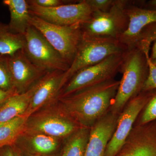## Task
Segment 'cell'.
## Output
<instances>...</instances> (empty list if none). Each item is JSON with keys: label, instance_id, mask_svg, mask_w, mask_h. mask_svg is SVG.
I'll list each match as a JSON object with an SVG mask.
<instances>
[{"label": "cell", "instance_id": "6da1fadb", "mask_svg": "<svg viewBox=\"0 0 156 156\" xmlns=\"http://www.w3.org/2000/svg\"><path fill=\"white\" fill-rule=\"evenodd\" d=\"M119 83L113 79L80 89L59 98L58 106L78 127L90 128L109 111Z\"/></svg>", "mask_w": 156, "mask_h": 156}, {"label": "cell", "instance_id": "7a4b0ae2", "mask_svg": "<svg viewBox=\"0 0 156 156\" xmlns=\"http://www.w3.org/2000/svg\"><path fill=\"white\" fill-rule=\"evenodd\" d=\"M150 50L135 47L127 50L121 69L122 77L110 111L119 115L129 101L142 92L148 74Z\"/></svg>", "mask_w": 156, "mask_h": 156}, {"label": "cell", "instance_id": "3957f363", "mask_svg": "<svg viewBox=\"0 0 156 156\" xmlns=\"http://www.w3.org/2000/svg\"><path fill=\"white\" fill-rule=\"evenodd\" d=\"M127 50V47L117 39L83 36L74 58L64 73L63 86L82 69L96 64L109 56L124 53Z\"/></svg>", "mask_w": 156, "mask_h": 156}, {"label": "cell", "instance_id": "277c9868", "mask_svg": "<svg viewBox=\"0 0 156 156\" xmlns=\"http://www.w3.org/2000/svg\"><path fill=\"white\" fill-rule=\"evenodd\" d=\"M128 1L115 0L106 11H94L91 18L80 26L83 37L117 39L126 30L128 18L126 13Z\"/></svg>", "mask_w": 156, "mask_h": 156}, {"label": "cell", "instance_id": "5b68a950", "mask_svg": "<svg viewBox=\"0 0 156 156\" xmlns=\"http://www.w3.org/2000/svg\"><path fill=\"white\" fill-rule=\"evenodd\" d=\"M29 23L37 29L69 66L83 37L80 26H59L31 14Z\"/></svg>", "mask_w": 156, "mask_h": 156}, {"label": "cell", "instance_id": "8992f818", "mask_svg": "<svg viewBox=\"0 0 156 156\" xmlns=\"http://www.w3.org/2000/svg\"><path fill=\"white\" fill-rule=\"evenodd\" d=\"M126 52L109 56L96 64L79 70L62 88L59 98L86 87L114 79L121 71Z\"/></svg>", "mask_w": 156, "mask_h": 156}, {"label": "cell", "instance_id": "52a82bcc", "mask_svg": "<svg viewBox=\"0 0 156 156\" xmlns=\"http://www.w3.org/2000/svg\"><path fill=\"white\" fill-rule=\"evenodd\" d=\"M23 50L34 64L47 71H67L69 65L37 29L30 25Z\"/></svg>", "mask_w": 156, "mask_h": 156}, {"label": "cell", "instance_id": "ba28073f", "mask_svg": "<svg viewBox=\"0 0 156 156\" xmlns=\"http://www.w3.org/2000/svg\"><path fill=\"white\" fill-rule=\"evenodd\" d=\"M79 128L58 107L31 115L23 134H43L60 139L67 137Z\"/></svg>", "mask_w": 156, "mask_h": 156}, {"label": "cell", "instance_id": "9c48e42d", "mask_svg": "<svg viewBox=\"0 0 156 156\" xmlns=\"http://www.w3.org/2000/svg\"><path fill=\"white\" fill-rule=\"evenodd\" d=\"M30 14L59 26L82 25L89 20L93 11L86 0L69 3L53 8H44L28 0Z\"/></svg>", "mask_w": 156, "mask_h": 156}, {"label": "cell", "instance_id": "30bf717a", "mask_svg": "<svg viewBox=\"0 0 156 156\" xmlns=\"http://www.w3.org/2000/svg\"><path fill=\"white\" fill-rule=\"evenodd\" d=\"M151 92H141L126 104L119 115L116 128L105 156H116L129 136L136 119L149 100Z\"/></svg>", "mask_w": 156, "mask_h": 156}, {"label": "cell", "instance_id": "8fae6325", "mask_svg": "<svg viewBox=\"0 0 156 156\" xmlns=\"http://www.w3.org/2000/svg\"><path fill=\"white\" fill-rule=\"evenodd\" d=\"M64 72L48 71L36 83V89L28 108L23 116L28 119L45 106L53 104L59 98L63 87Z\"/></svg>", "mask_w": 156, "mask_h": 156}, {"label": "cell", "instance_id": "7c38bea8", "mask_svg": "<svg viewBox=\"0 0 156 156\" xmlns=\"http://www.w3.org/2000/svg\"><path fill=\"white\" fill-rule=\"evenodd\" d=\"M9 65L13 88L18 94L27 91L48 72L34 64L23 49L9 56Z\"/></svg>", "mask_w": 156, "mask_h": 156}, {"label": "cell", "instance_id": "4fadbf2b", "mask_svg": "<svg viewBox=\"0 0 156 156\" xmlns=\"http://www.w3.org/2000/svg\"><path fill=\"white\" fill-rule=\"evenodd\" d=\"M119 116L109 111L90 128L85 156H105L116 128Z\"/></svg>", "mask_w": 156, "mask_h": 156}, {"label": "cell", "instance_id": "5bb4252c", "mask_svg": "<svg viewBox=\"0 0 156 156\" xmlns=\"http://www.w3.org/2000/svg\"><path fill=\"white\" fill-rule=\"evenodd\" d=\"M128 25L118 40L129 49L134 48L136 39L146 27L156 23V10L135 6H127Z\"/></svg>", "mask_w": 156, "mask_h": 156}, {"label": "cell", "instance_id": "9a60e30c", "mask_svg": "<svg viewBox=\"0 0 156 156\" xmlns=\"http://www.w3.org/2000/svg\"><path fill=\"white\" fill-rule=\"evenodd\" d=\"M116 156H156V134L134 126Z\"/></svg>", "mask_w": 156, "mask_h": 156}, {"label": "cell", "instance_id": "2e32d148", "mask_svg": "<svg viewBox=\"0 0 156 156\" xmlns=\"http://www.w3.org/2000/svg\"><path fill=\"white\" fill-rule=\"evenodd\" d=\"M36 83L26 92L10 96L0 105V124L23 115L35 90Z\"/></svg>", "mask_w": 156, "mask_h": 156}, {"label": "cell", "instance_id": "e0dca14e", "mask_svg": "<svg viewBox=\"0 0 156 156\" xmlns=\"http://www.w3.org/2000/svg\"><path fill=\"white\" fill-rule=\"evenodd\" d=\"M3 4L8 6L10 13L9 25L14 32L24 35L30 25L29 20L31 14L27 1L4 0Z\"/></svg>", "mask_w": 156, "mask_h": 156}, {"label": "cell", "instance_id": "ac0fdd59", "mask_svg": "<svg viewBox=\"0 0 156 156\" xmlns=\"http://www.w3.org/2000/svg\"><path fill=\"white\" fill-rule=\"evenodd\" d=\"M27 119L22 115L0 124V149L16 143L23 134Z\"/></svg>", "mask_w": 156, "mask_h": 156}, {"label": "cell", "instance_id": "d6986e66", "mask_svg": "<svg viewBox=\"0 0 156 156\" xmlns=\"http://www.w3.org/2000/svg\"><path fill=\"white\" fill-rule=\"evenodd\" d=\"M24 36L16 33L9 24L0 21V54L11 56L23 49Z\"/></svg>", "mask_w": 156, "mask_h": 156}, {"label": "cell", "instance_id": "ffe728a7", "mask_svg": "<svg viewBox=\"0 0 156 156\" xmlns=\"http://www.w3.org/2000/svg\"><path fill=\"white\" fill-rule=\"evenodd\" d=\"M90 128H79L67 137L61 156H85Z\"/></svg>", "mask_w": 156, "mask_h": 156}, {"label": "cell", "instance_id": "44dd1931", "mask_svg": "<svg viewBox=\"0 0 156 156\" xmlns=\"http://www.w3.org/2000/svg\"><path fill=\"white\" fill-rule=\"evenodd\" d=\"M29 144L38 153L48 154L54 151L58 145L59 138L43 134H25Z\"/></svg>", "mask_w": 156, "mask_h": 156}, {"label": "cell", "instance_id": "7402d4cb", "mask_svg": "<svg viewBox=\"0 0 156 156\" xmlns=\"http://www.w3.org/2000/svg\"><path fill=\"white\" fill-rule=\"evenodd\" d=\"M0 89L5 91L16 92L13 88L11 81L9 70V56L1 54H0Z\"/></svg>", "mask_w": 156, "mask_h": 156}, {"label": "cell", "instance_id": "603a6c76", "mask_svg": "<svg viewBox=\"0 0 156 156\" xmlns=\"http://www.w3.org/2000/svg\"><path fill=\"white\" fill-rule=\"evenodd\" d=\"M150 91V98L141 115L138 124L140 125H144L156 120V89Z\"/></svg>", "mask_w": 156, "mask_h": 156}, {"label": "cell", "instance_id": "cb8c5ba5", "mask_svg": "<svg viewBox=\"0 0 156 156\" xmlns=\"http://www.w3.org/2000/svg\"><path fill=\"white\" fill-rule=\"evenodd\" d=\"M149 72L147 78L143 86L142 92H147L156 89V66L150 58L147 56Z\"/></svg>", "mask_w": 156, "mask_h": 156}, {"label": "cell", "instance_id": "d4e9b609", "mask_svg": "<svg viewBox=\"0 0 156 156\" xmlns=\"http://www.w3.org/2000/svg\"><path fill=\"white\" fill-rule=\"evenodd\" d=\"M115 0H86L93 12L106 11L110 9Z\"/></svg>", "mask_w": 156, "mask_h": 156}, {"label": "cell", "instance_id": "484cf974", "mask_svg": "<svg viewBox=\"0 0 156 156\" xmlns=\"http://www.w3.org/2000/svg\"><path fill=\"white\" fill-rule=\"evenodd\" d=\"M34 2L41 7L44 8H53L69 4V2L62 0H33Z\"/></svg>", "mask_w": 156, "mask_h": 156}, {"label": "cell", "instance_id": "4316f807", "mask_svg": "<svg viewBox=\"0 0 156 156\" xmlns=\"http://www.w3.org/2000/svg\"><path fill=\"white\" fill-rule=\"evenodd\" d=\"M15 94H17V93L14 92L5 91L0 89V105L9 97Z\"/></svg>", "mask_w": 156, "mask_h": 156}, {"label": "cell", "instance_id": "83f0119b", "mask_svg": "<svg viewBox=\"0 0 156 156\" xmlns=\"http://www.w3.org/2000/svg\"><path fill=\"white\" fill-rule=\"evenodd\" d=\"M0 156H14L12 146H7L0 149Z\"/></svg>", "mask_w": 156, "mask_h": 156}, {"label": "cell", "instance_id": "f1b7e54d", "mask_svg": "<svg viewBox=\"0 0 156 156\" xmlns=\"http://www.w3.org/2000/svg\"><path fill=\"white\" fill-rule=\"evenodd\" d=\"M153 43V45L152 48L151 55H150V58L152 61L156 59V39Z\"/></svg>", "mask_w": 156, "mask_h": 156}, {"label": "cell", "instance_id": "f546056e", "mask_svg": "<svg viewBox=\"0 0 156 156\" xmlns=\"http://www.w3.org/2000/svg\"><path fill=\"white\" fill-rule=\"evenodd\" d=\"M147 9L156 10V0L149 1L147 4Z\"/></svg>", "mask_w": 156, "mask_h": 156}, {"label": "cell", "instance_id": "4dcf8cb0", "mask_svg": "<svg viewBox=\"0 0 156 156\" xmlns=\"http://www.w3.org/2000/svg\"><path fill=\"white\" fill-rule=\"evenodd\" d=\"M13 150H14V156H21L20 155V154L18 153V152L16 150V149H15L13 147Z\"/></svg>", "mask_w": 156, "mask_h": 156}, {"label": "cell", "instance_id": "1f68e13d", "mask_svg": "<svg viewBox=\"0 0 156 156\" xmlns=\"http://www.w3.org/2000/svg\"><path fill=\"white\" fill-rule=\"evenodd\" d=\"M152 62H153L154 64V65L156 66V59H155V60H153Z\"/></svg>", "mask_w": 156, "mask_h": 156}, {"label": "cell", "instance_id": "d6a6232c", "mask_svg": "<svg viewBox=\"0 0 156 156\" xmlns=\"http://www.w3.org/2000/svg\"><path fill=\"white\" fill-rule=\"evenodd\" d=\"M38 156V155H34V156Z\"/></svg>", "mask_w": 156, "mask_h": 156}]
</instances>
